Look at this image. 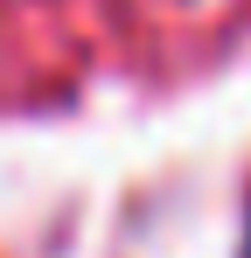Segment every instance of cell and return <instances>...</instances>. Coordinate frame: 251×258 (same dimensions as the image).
I'll return each instance as SVG.
<instances>
[{"instance_id":"obj_1","label":"cell","mask_w":251,"mask_h":258,"mask_svg":"<svg viewBox=\"0 0 251 258\" xmlns=\"http://www.w3.org/2000/svg\"><path fill=\"white\" fill-rule=\"evenodd\" d=\"M244 258H251V244H244Z\"/></svg>"}]
</instances>
